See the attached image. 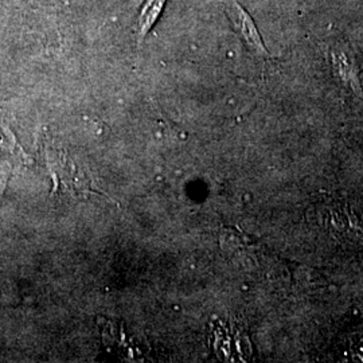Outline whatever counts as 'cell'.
<instances>
[{"instance_id":"obj_1","label":"cell","mask_w":363,"mask_h":363,"mask_svg":"<svg viewBox=\"0 0 363 363\" xmlns=\"http://www.w3.org/2000/svg\"><path fill=\"white\" fill-rule=\"evenodd\" d=\"M226 13L229 15L230 22L233 23L234 30L238 33V35L244 39L247 46L259 55H268V52L262 43V39L259 35V30L255 25L253 19L247 13V10L238 4L235 0L230 1Z\"/></svg>"},{"instance_id":"obj_2","label":"cell","mask_w":363,"mask_h":363,"mask_svg":"<svg viewBox=\"0 0 363 363\" xmlns=\"http://www.w3.org/2000/svg\"><path fill=\"white\" fill-rule=\"evenodd\" d=\"M166 1L167 0H144L135 21V31L139 45H142L145 35L150 33V30L160 18Z\"/></svg>"},{"instance_id":"obj_3","label":"cell","mask_w":363,"mask_h":363,"mask_svg":"<svg viewBox=\"0 0 363 363\" xmlns=\"http://www.w3.org/2000/svg\"><path fill=\"white\" fill-rule=\"evenodd\" d=\"M349 52H345L343 49H339L337 52H333V60L334 65L337 69L340 77L343 78L346 82L350 85H355L358 88V79H357V73H355V62L354 57H349Z\"/></svg>"}]
</instances>
